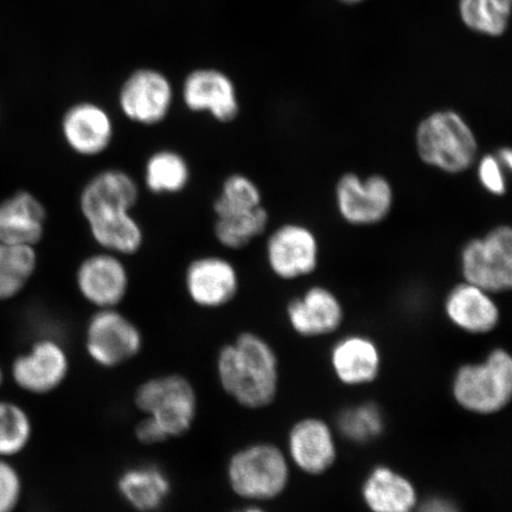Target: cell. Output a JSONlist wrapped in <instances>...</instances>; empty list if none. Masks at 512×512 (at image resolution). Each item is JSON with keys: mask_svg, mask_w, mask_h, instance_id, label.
<instances>
[{"mask_svg": "<svg viewBox=\"0 0 512 512\" xmlns=\"http://www.w3.org/2000/svg\"><path fill=\"white\" fill-rule=\"evenodd\" d=\"M68 352L53 338H43L19 355L12 364V379L24 392L44 395L54 392L67 380Z\"/></svg>", "mask_w": 512, "mask_h": 512, "instance_id": "cell-13", "label": "cell"}, {"mask_svg": "<svg viewBox=\"0 0 512 512\" xmlns=\"http://www.w3.org/2000/svg\"><path fill=\"white\" fill-rule=\"evenodd\" d=\"M418 512H459L456 504L444 498H433L422 504Z\"/></svg>", "mask_w": 512, "mask_h": 512, "instance_id": "cell-35", "label": "cell"}, {"mask_svg": "<svg viewBox=\"0 0 512 512\" xmlns=\"http://www.w3.org/2000/svg\"><path fill=\"white\" fill-rule=\"evenodd\" d=\"M444 309L453 325L475 335L488 334L501 319L494 294L464 280L448 291Z\"/></svg>", "mask_w": 512, "mask_h": 512, "instance_id": "cell-18", "label": "cell"}, {"mask_svg": "<svg viewBox=\"0 0 512 512\" xmlns=\"http://www.w3.org/2000/svg\"><path fill=\"white\" fill-rule=\"evenodd\" d=\"M363 498L373 512H412L416 491L406 477L388 467H377L363 485Z\"/></svg>", "mask_w": 512, "mask_h": 512, "instance_id": "cell-23", "label": "cell"}, {"mask_svg": "<svg viewBox=\"0 0 512 512\" xmlns=\"http://www.w3.org/2000/svg\"><path fill=\"white\" fill-rule=\"evenodd\" d=\"M262 204V192L251 177L233 174L224 179L213 210L216 217L249 213Z\"/></svg>", "mask_w": 512, "mask_h": 512, "instance_id": "cell-28", "label": "cell"}, {"mask_svg": "<svg viewBox=\"0 0 512 512\" xmlns=\"http://www.w3.org/2000/svg\"><path fill=\"white\" fill-rule=\"evenodd\" d=\"M134 403L169 439L188 433L198 411L194 386L177 374L152 377L140 384L134 394Z\"/></svg>", "mask_w": 512, "mask_h": 512, "instance_id": "cell-3", "label": "cell"}, {"mask_svg": "<svg viewBox=\"0 0 512 512\" xmlns=\"http://www.w3.org/2000/svg\"><path fill=\"white\" fill-rule=\"evenodd\" d=\"M86 351L101 368L112 369L130 362L143 350L142 331L117 309L98 310L89 319Z\"/></svg>", "mask_w": 512, "mask_h": 512, "instance_id": "cell-8", "label": "cell"}, {"mask_svg": "<svg viewBox=\"0 0 512 512\" xmlns=\"http://www.w3.org/2000/svg\"><path fill=\"white\" fill-rule=\"evenodd\" d=\"M36 268L37 253L34 247L0 242V302L21 293Z\"/></svg>", "mask_w": 512, "mask_h": 512, "instance_id": "cell-26", "label": "cell"}, {"mask_svg": "<svg viewBox=\"0 0 512 512\" xmlns=\"http://www.w3.org/2000/svg\"><path fill=\"white\" fill-rule=\"evenodd\" d=\"M89 234L104 251L127 256L144 246V229L132 213L101 217L87 222Z\"/></svg>", "mask_w": 512, "mask_h": 512, "instance_id": "cell-24", "label": "cell"}, {"mask_svg": "<svg viewBox=\"0 0 512 512\" xmlns=\"http://www.w3.org/2000/svg\"><path fill=\"white\" fill-rule=\"evenodd\" d=\"M31 437L32 422L27 411L15 402L0 401V458L22 453Z\"/></svg>", "mask_w": 512, "mask_h": 512, "instance_id": "cell-30", "label": "cell"}, {"mask_svg": "<svg viewBox=\"0 0 512 512\" xmlns=\"http://www.w3.org/2000/svg\"><path fill=\"white\" fill-rule=\"evenodd\" d=\"M495 155L499 162H501V164L504 166L505 170H507L510 174V171L512 170V151L510 147H501V149L495 152Z\"/></svg>", "mask_w": 512, "mask_h": 512, "instance_id": "cell-36", "label": "cell"}, {"mask_svg": "<svg viewBox=\"0 0 512 512\" xmlns=\"http://www.w3.org/2000/svg\"><path fill=\"white\" fill-rule=\"evenodd\" d=\"M140 197L139 185L128 172L105 169L83 185L80 213L86 222L123 213H132Z\"/></svg>", "mask_w": 512, "mask_h": 512, "instance_id": "cell-14", "label": "cell"}, {"mask_svg": "<svg viewBox=\"0 0 512 512\" xmlns=\"http://www.w3.org/2000/svg\"><path fill=\"white\" fill-rule=\"evenodd\" d=\"M117 488L125 503L139 512H156L171 495V479L156 464L128 467L118 478Z\"/></svg>", "mask_w": 512, "mask_h": 512, "instance_id": "cell-20", "label": "cell"}, {"mask_svg": "<svg viewBox=\"0 0 512 512\" xmlns=\"http://www.w3.org/2000/svg\"><path fill=\"white\" fill-rule=\"evenodd\" d=\"M220 386L246 408H264L278 390V360L271 345L253 332H243L224 345L216 358Z\"/></svg>", "mask_w": 512, "mask_h": 512, "instance_id": "cell-1", "label": "cell"}, {"mask_svg": "<svg viewBox=\"0 0 512 512\" xmlns=\"http://www.w3.org/2000/svg\"><path fill=\"white\" fill-rule=\"evenodd\" d=\"M339 430L352 441L364 443L379 437L383 430L380 409L373 405H362L347 409L339 416Z\"/></svg>", "mask_w": 512, "mask_h": 512, "instance_id": "cell-31", "label": "cell"}, {"mask_svg": "<svg viewBox=\"0 0 512 512\" xmlns=\"http://www.w3.org/2000/svg\"><path fill=\"white\" fill-rule=\"evenodd\" d=\"M61 134L68 149L81 157H98L113 143L115 126L104 107L83 101L70 106L61 120Z\"/></svg>", "mask_w": 512, "mask_h": 512, "instance_id": "cell-16", "label": "cell"}, {"mask_svg": "<svg viewBox=\"0 0 512 512\" xmlns=\"http://www.w3.org/2000/svg\"><path fill=\"white\" fill-rule=\"evenodd\" d=\"M287 319L292 329L304 337L331 334L342 325L344 310L341 300L325 286L307 288L287 305Z\"/></svg>", "mask_w": 512, "mask_h": 512, "instance_id": "cell-17", "label": "cell"}, {"mask_svg": "<svg viewBox=\"0 0 512 512\" xmlns=\"http://www.w3.org/2000/svg\"><path fill=\"white\" fill-rule=\"evenodd\" d=\"M265 256L268 268L281 280L310 277L320 262L318 236L304 223L281 224L268 235Z\"/></svg>", "mask_w": 512, "mask_h": 512, "instance_id": "cell-9", "label": "cell"}, {"mask_svg": "<svg viewBox=\"0 0 512 512\" xmlns=\"http://www.w3.org/2000/svg\"><path fill=\"white\" fill-rule=\"evenodd\" d=\"M341 2L348 3V4H355L363 2V0H341Z\"/></svg>", "mask_w": 512, "mask_h": 512, "instance_id": "cell-38", "label": "cell"}, {"mask_svg": "<svg viewBox=\"0 0 512 512\" xmlns=\"http://www.w3.org/2000/svg\"><path fill=\"white\" fill-rule=\"evenodd\" d=\"M23 495L22 478L15 466L0 458V512H14Z\"/></svg>", "mask_w": 512, "mask_h": 512, "instance_id": "cell-33", "label": "cell"}, {"mask_svg": "<svg viewBox=\"0 0 512 512\" xmlns=\"http://www.w3.org/2000/svg\"><path fill=\"white\" fill-rule=\"evenodd\" d=\"M335 206L339 217L352 227H373L392 214L395 191L386 176H361L345 172L335 185Z\"/></svg>", "mask_w": 512, "mask_h": 512, "instance_id": "cell-7", "label": "cell"}, {"mask_svg": "<svg viewBox=\"0 0 512 512\" xmlns=\"http://www.w3.org/2000/svg\"><path fill=\"white\" fill-rule=\"evenodd\" d=\"M380 363L379 349L367 337L344 338L332 350V367L338 379L349 386H360L375 380Z\"/></svg>", "mask_w": 512, "mask_h": 512, "instance_id": "cell-22", "label": "cell"}, {"mask_svg": "<svg viewBox=\"0 0 512 512\" xmlns=\"http://www.w3.org/2000/svg\"><path fill=\"white\" fill-rule=\"evenodd\" d=\"M454 399L478 414H492L508 405L512 394V360L507 351L491 352L483 363L467 364L453 382Z\"/></svg>", "mask_w": 512, "mask_h": 512, "instance_id": "cell-6", "label": "cell"}, {"mask_svg": "<svg viewBox=\"0 0 512 512\" xmlns=\"http://www.w3.org/2000/svg\"><path fill=\"white\" fill-rule=\"evenodd\" d=\"M459 270L466 283L492 294L512 287V229L499 224L482 236L464 243L459 253Z\"/></svg>", "mask_w": 512, "mask_h": 512, "instance_id": "cell-5", "label": "cell"}, {"mask_svg": "<svg viewBox=\"0 0 512 512\" xmlns=\"http://www.w3.org/2000/svg\"><path fill=\"white\" fill-rule=\"evenodd\" d=\"M288 448L293 462L311 475H319L334 464L336 445L328 425L306 419L292 428Z\"/></svg>", "mask_w": 512, "mask_h": 512, "instance_id": "cell-21", "label": "cell"}, {"mask_svg": "<svg viewBox=\"0 0 512 512\" xmlns=\"http://www.w3.org/2000/svg\"><path fill=\"white\" fill-rule=\"evenodd\" d=\"M183 101L190 112L206 113L221 124L238 119V91L228 75L216 69H197L183 83Z\"/></svg>", "mask_w": 512, "mask_h": 512, "instance_id": "cell-15", "label": "cell"}, {"mask_svg": "<svg viewBox=\"0 0 512 512\" xmlns=\"http://www.w3.org/2000/svg\"><path fill=\"white\" fill-rule=\"evenodd\" d=\"M512 0H460V15L472 30L501 36L508 28Z\"/></svg>", "mask_w": 512, "mask_h": 512, "instance_id": "cell-29", "label": "cell"}, {"mask_svg": "<svg viewBox=\"0 0 512 512\" xmlns=\"http://www.w3.org/2000/svg\"><path fill=\"white\" fill-rule=\"evenodd\" d=\"M270 214L265 206L249 213L216 217L214 234L224 248L239 251L266 232Z\"/></svg>", "mask_w": 512, "mask_h": 512, "instance_id": "cell-27", "label": "cell"}, {"mask_svg": "<svg viewBox=\"0 0 512 512\" xmlns=\"http://www.w3.org/2000/svg\"><path fill=\"white\" fill-rule=\"evenodd\" d=\"M240 274L232 261L220 255H204L190 262L184 286L191 302L215 310L233 302L240 290Z\"/></svg>", "mask_w": 512, "mask_h": 512, "instance_id": "cell-12", "label": "cell"}, {"mask_svg": "<svg viewBox=\"0 0 512 512\" xmlns=\"http://www.w3.org/2000/svg\"><path fill=\"white\" fill-rule=\"evenodd\" d=\"M136 437L144 445H158L169 440L156 422L147 418V416H144V419L137 425Z\"/></svg>", "mask_w": 512, "mask_h": 512, "instance_id": "cell-34", "label": "cell"}, {"mask_svg": "<svg viewBox=\"0 0 512 512\" xmlns=\"http://www.w3.org/2000/svg\"><path fill=\"white\" fill-rule=\"evenodd\" d=\"M47 209L29 191H18L0 203V242L34 247L43 239Z\"/></svg>", "mask_w": 512, "mask_h": 512, "instance_id": "cell-19", "label": "cell"}, {"mask_svg": "<svg viewBox=\"0 0 512 512\" xmlns=\"http://www.w3.org/2000/svg\"><path fill=\"white\" fill-rule=\"evenodd\" d=\"M288 476L283 452L270 444L241 448L227 465L230 489L248 501H268L279 496L286 488Z\"/></svg>", "mask_w": 512, "mask_h": 512, "instance_id": "cell-4", "label": "cell"}, {"mask_svg": "<svg viewBox=\"0 0 512 512\" xmlns=\"http://www.w3.org/2000/svg\"><path fill=\"white\" fill-rule=\"evenodd\" d=\"M478 182L489 195L504 197L508 192V175L495 153L479 156L475 164Z\"/></svg>", "mask_w": 512, "mask_h": 512, "instance_id": "cell-32", "label": "cell"}, {"mask_svg": "<svg viewBox=\"0 0 512 512\" xmlns=\"http://www.w3.org/2000/svg\"><path fill=\"white\" fill-rule=\"evenodd\" d=\"M75 284L81 297L96 309H117L130 288V274L121 256L104 251L82 260Z\"/></svg>", "mask_w": 512, "mask_h": 512, "instance_id": "cell-11", "label": "cell"}, {"mask_svg": "<svg viewBox=\"0 0 512 512\" xmlns=\"http://www.w3.org/2000/svg\"><path fill=\"white\" fill-rule=\"evenodd\" d=\"M191 182L190 164L182 153L160 149L147 158L144 166V183L153 195L181 194Z\"/></svg>", "mask_w": 512, "mask_h": 512, "instance_id": "cell-25", "label": "cell"}, {"mask_svg": "<svg viewBox=\"0 0 512 512\" xmlns=\"http://www.w3.org/2000/svg\"><path fill=\"white\" fill-rule=\"evenodd\" d=\"M414 145L422 163L450 176L465 174L479 157L475 130L454 110H438L422 118L415 128Z\"/></svg>", "mask_w": 512, "mask_h": 512, "instance_id": "cell-2", "label": "cell"}, {"mask_svg": "<svg viewBox=\"0 0 512 512\" xmlns=\"http://www.w3.org/2000/svg\"><path fill=\"white\" fill-rule=\"evenodd\" d=\"M3 381H4L3 370H2V368H0V387H2Z\"/></svg>", "mask_w": 512, "mask_h": 512, "instance_id": "cell-39", "label": "cell"}, {"mask_svg": "<svg viewBox=\"0 0 512 512\" xmlns=\"http://www.w3.org/2000/svg\"><path fill=\"white\" fill-rule=\"evenodd\" d=\"M174 105V88L155 69H139L128 76L119 92L121 113L134 124L156 126L169 117Z\"/></svg>", "mask_w": 512, "mask_h": 512, "instance_id": "cell-10", "label": "cell"}, {"mask_svg": "<svg viewBox=\"0 0 512 512\" xmlns=\"http://www.w3.org/2000/svg\"><path fill=\"white\" fill-rule=\"evenodd\" d=\"M234 512H265V511L258 507H248V508H243L241 510H236Z\"/></svg>", "mask_w": 512, "mask_h": 512, "instance_id": "cell-37", "label": "cell"}]
</instances>
